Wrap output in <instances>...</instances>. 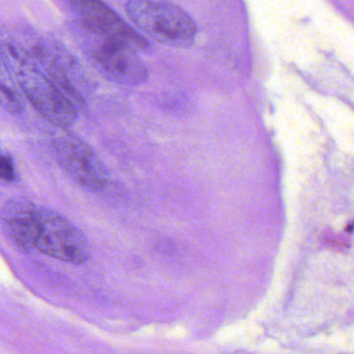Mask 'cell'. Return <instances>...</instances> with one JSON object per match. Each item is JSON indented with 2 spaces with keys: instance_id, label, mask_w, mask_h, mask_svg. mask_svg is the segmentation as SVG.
<instances>
[{
  "instance_id": "52a82bcc",
  "label": "cell",
  "mask_w": 354,
  "mask_h": 354,
  "mask_svg": "<svg viewBox=\"0 0 354 354\" xmlns=\"http://www.w3.org/2000/svg\"><path fill=\"white\" fill-rule=\"evenodd\" d=\"M69 6L80 24L88 30L123 41L138 53H148L152 49L148 39L131 28L106 3L96 0H73L69 1Z\"/></svg>"
},
{
  "instance_id": "6da1fadb",
  "label": "cell",
  "mask_w": 354,
  "mask_h": 354,
  "mask_svg": "<svg viewBox=\"0 0 354 354\" xmlns=\"http://www.w3.org/2000/svg\"><path fill=\"white\" fill-rule=\"evenodd\" d=\"M1 66L15 77L30 104L49 123L63 130L75 123L78 115L75 103L43 72L24 45L3 41Z\"/></svg>"
},
{
  "instance_id": "5b68a950",
  "label": "cell",
  "mask_w": 354,
  "mask_h": 354,
  "mask_svg": "<svg viewBox=\"0 0 354 354\" xmlns=\"http://www.w3.org/2000/svg\"><path fill=\"white\" fill-rule=\"evenodd\" d=\"M57 160L77 183L93 192L106 187L109 174L100 157L80 136L65 131L53 142Z\"/></svg>"
},
{
  "instance_id": "ba28073f",
  "label": "cell",
  "mask_w": 354,
  "mask_h": 354,
  "mask_svg": "<svg viewBox=\"0 0 354 354\" xmlns=\"http://www.w3.org/2000/svg\"><path fill=\"white\" fill-rule=\"evenodd\" d=\"M38 206L24 198H12L1 212L3 229L8 237L24 250H34L35 227Z\"/></svg>"
},
{
  "instance_id": "30bf717a",
  "label": "cell",
  "mask_w": 354,
  "mask_h": 354,
  "mask_svg": "<svg viewBox=\"0 0 354 354\" xmlns=\"http://www.w3.org/2000/svg\"><path fill=\"white\" fill-rule=\"evenodd\" d=\"M0 177L3 181L10 183L15 181L16 173L13 160L9 155L3 154L0 159Z\"/></svg>"
},
{
  "instance_id": "8992f818",
  "label": "cell",
  "mask_w": 354,
  "mask_h": 354,
  "mask_svg": "<svg viewBox=\"0 0 354 354\" xmlns=\"http://www.w3.org/2000/svg\"><path fill=\"white\" fill-rule=\"evenodd\" d=\"M26 47V46H24ZM26 50L39 67L46 73L72 100L80 106L86 105L88 82L76 66L73 57L50 41L35 40Z\"/></svg>"
},
{
  "instance_id": "7a4b0ae2",
  "label": "cell",
  "mask_w": 354,
  "mask_h": 354,
  "mask_svg": "<svg viewBox=\"0 0 354 354\" xmlns=\"http://www.w3.org/2000/svg\"><path fill=\"white\" fill-rule=\"evenodd\" d=\"M82 48L101 74L115 84L140 86L149 70L140 53L127 43L88 30L80 22L75 28Z\"/></svg>"
},
{
  "instance_id": "277c9868",
  "label": "cell",
  "mask_w": 354,
  "mask_h": 354,
  "mask_svg": "<svg viewBox=\"0 0 354 354\" xmlns=\"http://www.w3.org/2000/svg\"><path fill=\"white\" fill-rule=\"evenodd\" d=\"M34 248L72 264H82L91 256L84 234L67 217L48 207L37 209Z\"/></svg>"
},
{
  "instance_id": "9c48e42d",
  "label": "cell",
  "mask_w": 354,
  "mask_h": 354,
  "mask_svg": "<svg viewBox=\"0 0 354 354\" xmlns=\"http://www.w3.org/2000/svg\"><path fill=\"white\" fill-rule=\"evenodd\" d=\"M8 73L9 76L6 74L5 70L1 72V106L8 113H19L24 109V97L18 90V84L12 78L11 73L9 71Z\"/></svg>"
},
{
  "instance_id": "3957f363",
  "label": "cell",
  "mask_w": 354,
  "mask_h": 354,
  "mask_svg": "<svg viewBox=\"0 0 354 354\" xmlns=\"http://www.w3.org/2000/svg\"><path fill=\"white\" fill-rule=\"evenodd\" d=\"M126 12L138 30L161 44L187 48L196 41V21L176 3L129 0L126 3Z\"/></svg>"
}]
</instances>
